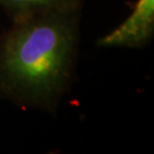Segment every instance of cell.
<instances>
[{
    "instance_id": "6da1fadb",
    "label": "cell",
    "mask_w": 154,
    "mask_h": 154,
    "mask_svg": "<svg viewBox=\"0 0 154 154\" xmlns=\"http://www.w3.org/2000/svg\"><path fill=\"white\" fill-rule=\"evenodd\" d=\"M81 11L11 22L0 34V97L24 110L55 113L77 70Z\"/></svg>"
},
{
    "instance_id": "7a4b0ae2",
    "label": "cell",
    "mask_w": 154,
    "mask_h": 154,
    "mask_svg": "<svg viewBox=\"0 0 154 154\" xmlns=\"http://www.w3.org/2000/svg\"><path fill=\"white\" fill-rule=\"evenodd\" d=\"M154 37V0H137L116 28L97 39L100 48L140 49L151 44Z\"/></svg>"
},
{
    "instance_id": "3957f363",
    "label": "cell",
    "mask_w": 154,
    "mask_h": 154,
    "mask_svg": "<svg viewBox=\"0 0 154 154\" xmlns=\"http://www.w3.org/2000/svg\"><path fill=\"white\" fill-rule=\"evenodd\" d=\"M85 0H0V7L11 22L47 13L81 11Z\"/></svg>"
}]
</instances>
